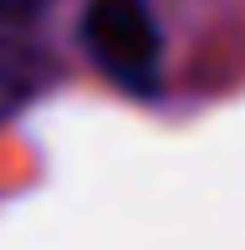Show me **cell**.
I'll use <instances>...</instances> for the list:
<instances>
[{"label": "cell", "mask_w": 245, "mask_h": 250, "mask_svg": "<svg viewBox=\"0 0 245 250\" xmlns=\"http://www.w3.org/2000/svg\"><path fill=\"white\" fill-rule=\"evenodd\" d=\"M82 51L122 97L148 102L163 92V31L148 0H87Z\"/></svg>", "instance_id": "1"}, {"label": "cell", "mask_w": 245, "mask_h": 250, "mask_svg": "<svg viewBox=\"0 0 245 250\" xmlns=\"http://www.w3.org/2000/svg\"><path fill=\"white\" fill-rule=\"evenodd\" d=\"M57 82V56L31 36V26L0 21V123H10L20 107H31Z\"/></svg>", "instance_id": "2"}, {"label": "cell", "mask_w": 245, "mask_h": 250, "mask_svg": "<svg viewBox=\"0 0 245 250\" xmlns=\"http://www.w3.org/2000/svg\"><path fill=\"white\" fill-rule=\"evenodd\" d=\"M57 0H0V21L5 26H36Z\"/></svg>", "instance_id": "3"}]
</instances>
